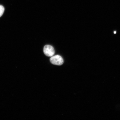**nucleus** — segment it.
I'll return each mask as SVG.
<instances>
[{"label": "nucleus", "instance_id": "1", "mask_svg": "<svg viewBox=\"0 0 120 120\" xmlns=\"http://www.w3.org/2000/svg\"><path fill=\"white\" fill-rule=\"evenodd\" d=\"M50 61L52 64L58 66L62 65L64 63L62 57L59 55L52 56L50 58Z\"/></svg>", "mask_w": 120, "mask_h": 120}, {"label": "nucleus", "instance_id": "2", "mask_svg": "<svg viewBox=\"0 0 120 120\" xmlns=\"http://www.w3.org/2000/svg\"><path fill=\"white\" fill-rule=\"evenodd\" d=\"M43 52L46 56L51 57L55 54V51L52 46L47 45L45 46L43 48Z\"/></svg>", "mask_w": 120, "mask_h": 120}, {"label": "nucleus", "instance_id": "3", "mask_svg": "<svg viewBox=\"0 0 120 120\" xmlns=\"http://www.w3.org/2000/svg\"><path fill=\"white\" fill-rule=\"evenodd\" d=\"M4 8L3 6L0 5V17L3 15L4 11Z\"/></svg>", "mask_w": 120, "mask_h": 120}]
</instances>
